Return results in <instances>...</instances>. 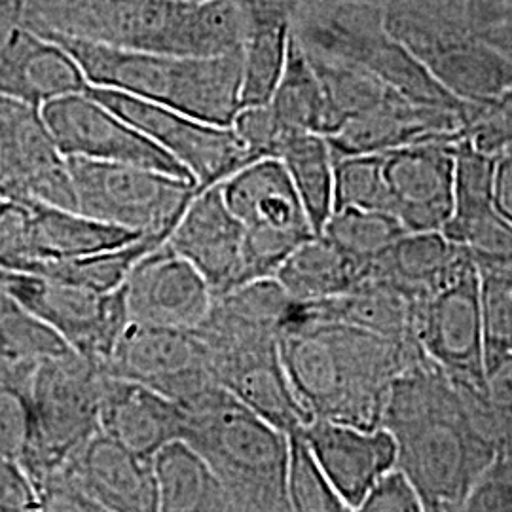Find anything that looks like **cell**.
Listing matches in <instances>:
<instances>
[{"mask_svg":"<svg viewBox=\"0 0 512 512\" xmlns=\"http://www.w3.org/2000/svg\"><path fill=\"white\" fill-rule=\"evenodd\" d=\"M38 35L73 55L88 86L129 93L224 128L241 110V50L196 57L122 50L57 33Z\"/></svg>","mask_w":512,"mask_h":512,"instance_id":"cell-4","label":"cell"},{"mask_svg":"<svg viewBox=\"0 0 512 512\" xmlns=\"http://www.w3.org/2000/svg\"><path fill=\"white\" fill-rule=\"evenodd\" d=\"M38 511V497L31 478L14 459L0 456V512Z\"/></svg>","mask_w":512,"mask_h":512,"instance_id":"cell-42","label":"cell"},{"mask_svg":"<svg viewBox=\"0 0 512 512\" xmlns=\"http://www.w3.org/2000/svg\"><path fill=\"white\" fill-rule=\"evenodd\" d=\"M480 38L486 40L490 46H494L499 54L507 57L512 63V19Z\"/></svg>","mask_w":512,"mask_h":512,"instance_id":"cell-45","label":"cell"},{"mask_svg":"<svg viewBox=\"0 0 512 512\" xmlns=\"http://www.w3.org/2000/svg\"><path fill=\"white\" fill-rule=\"evenodd\" d=\"M302 435L349 512L359 511L376 480L397 463L395 440L384 427L313 420Z\"/></svg>","mask_w":512,"mask_h":512,"instance_id":"cell-22","label":"cell"},{"mask_svg":"<svg viewBox=\"0 0 512 512\" xmlns=\"http://www.w3.org/2000/svg\"><path fill=\"white\" fill-rule=\"evenodd\" d=\"M61 465L97 512L158 511L152 459L133 454L103 431H97Z\"/></svg>","mask_w":512,"mask_h":512,"instance_id":"cell-21","label":"cell"},{"mask_svg":"<svg viewBox=\"0 0 512 512\" xmlns=\"http://www.w3.org/2000/svg\"><path fill=\"white\" fill-rule=\"evenodd\" d=\"M243 241V224L215 184L196 192L165 243L200 272L213 296H219L245 285Z\"/></svg>","mask_w":512,"mask_h":512,"instance_id":"cell-18","label":"cell"},{"mask_svg":"<svg viewBox=\"0 0 512 512\" xmlns=\"http://www.w3.org/2000/svg\"><path fill=\"white\" fill-rule=\"evenodd\" d=\"M294 302H315L346 294L359 283V268L327 236L300 243L274 275Z\"/></svg>","mask_w":512,"mask_h":512,"instance_id":"cell-30","label":"cell"},{"mask_svg":"<svg viewBox=\"0 0 512 512\" xmlns=\"http://www.w3.org/2000/svg\"><path fill=\"white\" fill-rule=\"evenodd\" d=\"M141 236L74 209L0 198V272L42 274L59 262L122 247Z\"/></svg>","mask_w":512,"mask_h":512,"instance_id":"cell-9","label":"cell"},{"mask_svg":"<svg viewBox=\"0 0 512 512\" xmlns=\"http://www.w3.org/2000/svg\"><path fill=\"white\" fill-rule=\"evenodd\" d=\"M183 437L219 478L232 511L289 512V435L209 385L181 404Z\"/></svg>","mask_w":512,"mask_h":512,"instance_id":"cell-5","label":"cell"},{"mask_svg":"<svg viewBox=\"0 0 512 512\" xmlns=\"http://www.w3.org/2000/svg\"><path fill=\"white\" fill-rule=\"evenodd\" d=\"M0 285L33 311L80 357L105 366L128 327L124 285L97 293L73 283L35 274L0 272Z\"/></svg>","mask_w":512,"mask_h":512,"instance_id":"cell-12","label":"cell"},{"mask_svg":"<svg viewBox=\"0 0 512 512\" xmlns=\"http://www.w3.org/2000/svg\"><path fill=\"white\" fill-rule=\"evenodd\" d=\"M241 109L268 105L287 63L296 0H241Z\"/></svg>","mask_w":512,"mask_h":512,"instance_id":"cell-25","label":"cell"},{"mask_svg":"<svg viewBox=\"0 0 512 512\" xmlns=\"http://www.w3.org/2000/svg\"><path fill=\"white\" fill-rule=\"evenodd\" d=\"M99 425L133 454L152 459L167 442L183 437V406L148 385L107 374Z\"/></svg>","mask_w":512,"mask_h":512,"instance_id":"cell-24","label":"cell"},{"mask_svg":"<svg viewBox=\"0 0 512 512\" xmlns=\"http://www.w3.org/2000/svg\"><path fill=\"white\" fill-rule=\"evenodd\" d=\"M86 88L88 80L73 55L23 25L12 6L0 8V93L42 107Z\"/></svg>","mask_w":512,"mask_h":512,"instance_id":"cell-20","label":"cell"},{"mask_svg":"<svg viewBox=\"0 0 512 512\" xmlns=\"http://www.w3.org/2000/svg\"><path fill=\"white\" fill-rule=\"evenodd\" d=\"M86 92L164 148L192 175L198 190L226 181L256 160L232 126L209 124L112 88L88 86Z\"/></svg>","mask_w":512,"mask_h":512,"instance_id":"cell-11","label":"cell"},{"mask_svg":"<svg viewBox=\"0 0 512 512\" xmlns=\"http://www.w3.org/2000/svg\"><path fill=\"white\" fill-rule=\"evenodd\" d=\"M268 107L285 129L310 131L325 137L336 131L319 74L315 73L310 57L294 33L285 69Z\"/></svg>","mask_w":512,"mask_h":512,"instance_id":"cell-32","label":"cell"},{"mask_svg":"<svg viewBox=\"0 0 512 512\" xmlns=\"http://www.w3.org/2000/svg\"><path fill=\"white\" fill-rule=\"evenodd\" d=\"M207 361L217 384L279 431L291 435L313 421L287 376L279 338L207 353Z\"/></svg>","mask_w":512,"mask_h":512,"instance_id":"cell-19","label":"cell"},{"mask_svg":"<svg viewBox=\"0 0 512 512\" xmlns=\"http://www.w3.org/2000/svg\"><path fill=\"white\" fill-rule=\"evenodd\" d=\"M279 353L311 420L361 429L382 425L391 385L425 357L416 342L344 323L289 325L279 334Z\"/></svg>","mask_w":512,"mask_h":512,"instance_id":"cell-2","label":"cell"},{"mask_svg":"<svg viewBox=\"0 0 512 512\" xmlns=\"http://www.w3.org/2000/svg\"><path fill=\"white\" fill-rule=\"evenodd\" d=\"M16 0H0V8H4V6H12Z\"/></svg>","mask_w":512,"mask_h":512,"instance_id":"cell-47","label":"cell"},{"mask_svg":"<svg viewBox=\"0 0 512 512\" xmlns=\"http://www.w3.org/2000/svg\"><path fill=\"white\" fill-rule=\"evenodd\" d=\"M165 241L167 238L160 234H143L122 247L59 262L38 275L73 283L97 293H110L126 283L129 272L143 256L164 245Z\"/></svg>","mask_w":512,"mask_h":512,"instance_id":"cell-35","label":"cell"},{"mask_svg":"<svg viewBox=\"0 0 512 512\" xmlns=\"http://www.w3.org/2000/svg\"><path fill=\"white\" fill-rule=\"evenodd\" d=\"M484 319V351L512 348V260L476 266Z\"/></svg>","mask_w":512,"mask_h":512,"instance_id":"cell-38","label":"cell"},{"mask_svg":"<svg viewBox=\"0 0 512 512\" xmlns=\"http://www.w3.org/2000/svg\"><path fill=\"white\" fill-rule=\"evenodd\" d=\"M414 340L425 359L440 366L456 384L482 389L480 274L467 251L439 287L414 302Z\"/></svg>","mask_w":512,"mask_h":512,"instance_id":"cell-10","label":"cell"},{"mask_svg":"<svg viewBox=\"0 0 512 512\" xmlns=\"http://www.w3.org/2000/svg\"><path fill=\"white\" fill-rule=\"evenodd\" d=\"M494 103L497 110H499V114H501V118H503V122H505V126L509 128L512 135V86L503 95L494 99Z\"/></svg>","mask_w":512,"mask_h":512,"instance_id":"cell-46","label":"cell"},{"mask_svg":"<svg viewBox=\"0 0 512 512\" xmlns=\"http://www.w3.org/2000/svg\"><path fill=\"white\" fill-rule=\"evenodd\" d=\"M14 10L35 33L156 54H232L245 33L241 0H16Z\"/></svg>","mask_w":512,"mask_h":512,"instance_id":"cell-3","label":"cell"},{"mask_svg":"<svg viewBox=\"0 0 512 512\" xmlns=\"http://www.w3.org/2000/svg\"><path fill=\"white\" fill-rule=\"evenodd\" d=\"M346 207L389 213L382 154L334 156V211Z\"/></svg>","mask_w":512,"mask_h":512,"instance_id":"cell-37","label":"cell"},{"mask_svg":"<svg viewBox=\"0 0 512 512\" xmlns=\"http://www.w3.org/2000/svg\"><path fill=\"white\" fill-rule=\"evenodd\" d=\"M285 165L315 234L334 211V154L325 135L285 131L277 156Z\"/></svg>","mask_w":512,"mask_h":512,"instance_id":"cell-31","label":"cell"},{"mask_svg":"<svg viewBox=\"0 0 512 512\" xmlns=\"http://www.w3.org/2000/svg\"><path fill=\"white\" fill-rule=\"evenodd\" d=\"M463 110L421 107L391 95L374 109L349 118L327 141L334 156L384 154L427 141H456L463 131Z\"/></svg>","mask_w":512,"mask_h":512,"instance_id":"cell-23","label":"cell"},{"mask_svg":"<svg viewBox=\"0 0 512 512\" xmlns=\"http://www.w3.org/2000/svg\"><path fill=\"white\" fill-rule=\"evenodd\" d=\"M404 232L403 224L389 213L346 207L332 211L319 234L327 236L363 274Z\"/></svg>","mask_w":512,"mask_h":512,"instance_id":"cell-34","label":"cell"},{"mask_svg":"<svg viewBox=\"0 0 512 512\" xmlns=\"http://www.w3.org/2000/svg\"><path fill=\"white\" fill-rule=\"evenodd\" d=\"M129 323L196 329L213 304L200 272L167 243L143 256L124 283Z\"/></svg>","mask_w":512,"mask_h":512,"instance_id":"cell-17","label":"cell"},{"mask_svg":"<svg viewBox=\"0 0 512 512\" xmlns=\"http://www.w3.org/2000/svg\"><path fill=\"white\" fill-rule=\"evenodd\" d=\"M380 427L395 440V465L416 486L423 512L465 511L499 454L458 385L425 357L391 385Z\"/></svg>","mask_w":512,"mask_h":512,"instance_id":"cell-1","label":"cell"},{"mask_svg":"<svg viewBox=\"0 0 512 512\" xmlns=\"http://www.w3.org/2000/svg\"><path fill=\"white\" fill-rule=\"evenodd\" d=\"M103 368L114 378L148 385L179 404L217 384L194 330L128 323Z\"/></svg>","mask_w":512,"mask_h":512,"instance_id":"cell-15","label":"cell"},{"mask_svg":"<svg viewBox=\"0 0 512 512\" xmlns=\"http://www.w3.org/2000/svg\"><path fill=\"white\" fill-rule=\"evenodd\" d=\"M158 511L228 512L230 497L207 461L183 439L171 440L152 458Z\"/></svg>","mask_w":512,"mask_h":512,"instance_id":"cell-29","label":"cell"},{"mask_svg":"<svg viewBox=\"0 0 512 512\" xmlns=\"http://www.w3.org/2000/svg\"><path fill=\"white\" fill-rule=\"evenodd\" d=\"M363 67L378 76L391 92L414 105L452 110L465 107L463 101L444 90L420 57L389 35L366 55Z\"/></svg>","mask_w":512,"mask_h":512,"instance_id":"cell-33","label":"cell"},{"mask_svg":"<svg viewBox=\"0 0 512 512\" xmlns=\"http://www.w3.org/2000/svg\"><path fill=\"white\" fill-rule=\"evenodd\" d=\"M0 198L76 209L67 158L40 107L0 93Z\"/></svg>","mask_w":512,"mask_h":512,"instance_id":"cell-14","label":"cell"},{"mask_svg":"<svg viewBox=\"0 0 512 512\" xmlns=\"http://www.w3.org/2000/svg\"><path fill=\"white\" fill-rule=\"evenodd\" d=\"M465 511H512V446L503 448L480 476Z\"/></svg>","mask_w":512,"mask_h":512,"instance_id":"cell-39","label":"cell"},{"mask_svg":"<svg viewBox=\"0 0 512 512\" xmlns=\"http://www.w3.org/2000/svg\"><path fill=\"white\" fill-rule=\"evenodd\" d=\"M69 351L52 327L0 285V387L27 395L38 365Z\"/></svg>","mask_w":512,"mask_h":512,"instance_id":"cell-28","label":"cell"},{"mask_svg":"<svg viewBox=\"0 0 512 512\" xmlns=\"http://www.w3.org/2000/svg\"><path fill=\"white\" fill-rule=\"evenodd\" d=\"M465 19L476 37L501 27L512 19V0H465Z\"/></svg>","mask_w":512,"mask_h":512,"instance_id":"cell-43","label":"cell"},{"mask_svg":"<svg viewBox=\"0 0 512 512\" xmlns=\"http://www.w3.org/2000/svg\"><path fill=\"white\" fill-rule=\"evenodd\" d=\"M463 103H488L512 86V63L473 33L456 38L421 59Z\"/></svg>","mask_w":512,"mask_h":512,"instance_id":"cell-27","label":"cell"},{"mask_svg":"<svg viewBox=\"0 0 512 512\" xmlns=\"http://www.w3.org/2000/svg\"><path fill=\"white\" fill-rule=\"evenodd\" d=\"M76 209L137 234L169 238L198 184L141 165L67 158Z\"/></svg>","mask_w":512,"mask_h":512,"instance_id":"cell-7","label":"cell"},{"mask_svg":"<svg viewBox=\"0 0 512 512\" xmlns=\"http://www.w3.org/2000/svg\"><path fill=\"white\" fill-rule=\"evenodd\" d=\"M224 202L243 224L245 283L274 277L315 230L279 158H260L220 183Z\"/></svg>","mask_w":512,"mask_h":512,"instance_id":"cell-8","label":"cell"},{"mask_svg":"<svg viewBox=\"0 0 512 512\" xmlns=\"http://www.w3.org/2000/svg\"><path fill=\"white\" fill-rule=\"evenodd\" d=\"M494 205L497 213L512 224V147L495 158Z\"/></svg>","mask_w":512,"mask_h":512,"instance_id":"cell-44","label":"cell"},{"mask_svg":"<svg viewBox=\"0 0 512 512\" xmlns=\"http://www.w3.org/2000/svg\"><path fill=\"white\" fill-rule=\"evenodd\" d=\"M105 380L103 366L74 351L38 365L27 393L31 435L19 459L33 486L101 431Z\"/></svg>","mask_w":512,"mask_h":512,"instance_id":"cell-6","label":"cell"},{"mask_svg":"<svg viewBox=\"0 0 512 512\" xmlns=\"http://www.w3.org/2000/svg\"><path fill=\"white\" fill-rule=\"evenodd\" d=\"M287 501L289 509L296 512H349L313 456L302 429L289 435Z\"/></svg>","mask_w":512,"mask_h":512,"instance_id":"cell-36","label":"cell"},{"mask_svg":"<svg viewBox=\"0 0 512 512\" xmlns=\"http://www.w3.org/2000/svg\"><path fill=\"white\" fill-rule=\"evenodd\" d=\"M456 141H427L382 154L389 213L406 232H442L452 217Z\"/></svg>","mask_w":512,"mask_h":512,"instance_id":"cell-16","label":"cell"},{"mask_svg":"<svg viewBox=\"0 0 512 512\" xmlns=\"http://www.w3.org/2000/svg\"><path fill=\"white\" fill-rule=\"evenodd\" d=\"M40 112L55 147L65 158L141 165L194 181L164 148L93 99L86 90L50 99L40 107Z\"/></svg>","mask_w":512,"mask_h":512,"instance_id":"cell-13","label":"cell"},{"mask_svg":"<svg viewBox=\"0 0 512 512\" xmlns=\"http://www.w3.org/2000/svg\"><path fill=\"white\" fill-rule=\"evenodd\" d=\"M359 512H423V503L412 480L395 465L376 480Z\"/></svg>","mask_w":512,"mask_h":512,"instance_id":"cell-40","label":"cell"},{"mask_svg":"<svg viewBox=\"0 0 512 512\" xmlns=\"http://www.w3.org/2000/svg\"><path fill=\"white\" fill-rule=\"evenodd\" d=\"M463 255L465 249L442 232H404L366 268L359 281L380 279L416 302L439 287Z\"/></svg>","mask_w":512,"mask_h":512,"instance_id":"cell-26","label":"cell"},{"mask_svg":"<svg viewBox=\"0 0 512 512\" xmlns=\"http://www.w3.org/2000/svg\"><path fill=\"white\" fill-rule=\"evenodd\" d=\"M31 435L27 395L0 387V456L18 461Z\"/></svg>","mask_w":512,"mask_h":512,"instance_id":"cell-41","label":"cell"}]
</instances>
